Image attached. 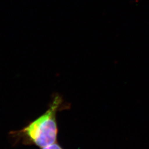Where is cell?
<instances>
[{
  "label": "cell",
  "instance_id": "2",
  "mask_svg": "<svg viewBox=\"0 0 149 149\" xmlns=\"http://www.w3.org/2000/svg\"><path fill=\"white\" fill-rule=\"evenodd\" d=\"M42 149H63V148L58 144V143H54L53 144H52V145H50L48 146H46V147H44L43 148H42Z\"/></svg>",
  "mask_w": 149,
  "mask_h": 149
},
{
  "label": "cell",
  "instance_id": "1",
  "mask_svg": "<svg viewBox=\"0 0 149 149\" xmlns=\"http://www.w3.org/2000/svg\"><path fill=\"white\" fill-rule=\"evenodd\" d=\"M64 104L62 97L55 95L45 112L21 130L11 132L12 138L16 142L40 148L55 143L58 134L57 113Z\"/></svg>",
  "mask_w": 149,
  "mask_h": 149
}]
</instances>
